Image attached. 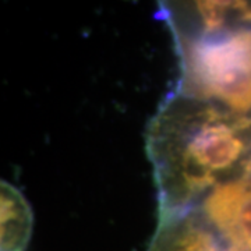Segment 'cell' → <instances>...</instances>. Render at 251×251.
Returning a JSON list of instances; mask_svg holds the SVG:
<instances>
[{"instance_id":"cell-1","label":"cell","mask_w":251,"mask_h":251,"mask_svg":"<svg viewBox=\"0 0 251 251\" xmlns=\"http://www.w3.org/2000/svg\"><path fill=\"white\" fill-rule=\"evenodd\" d=\"M145 148L159 216L187 212L251 172V113L176 90L150 120Z\"/></svg>"},{"instance_id":"cell-2","label":"cell","mask_w":251,"mask_h":251,"mask_svg":"<svg viewBox=\"0 0 251 251\" xmlns=\"http://www.w3.org/2000/svg\"><path fill=\"white\" fill-rule=\"evenodd\" d=\"M175 42L183 66L176 90L251 113V23Z\"/></svg>"},{"instance_id":"cell-3","label":"cell","mask_w":251,"mask_h":251,"mask_svg":"<svg viewBox=\"0 0 251 251\" xmlns=\"http://www.w3.org/2000/svg\"><path fill=\"white\" fill-rule=\"evenodd\" d=\"M147 251H236L200 208L161 215Z\"/></svg>"},{"instance_id":"cell-4","label":"cell","mask_w":251,"mask_h":251,"mask_svg":"<svg viewBox=\"0 0 251 251\" xmlns=\"http://www.w3.org/2000/svg\"><path fill=\"white\" fill-rule=\"evenodd\" d=\"M32 229L27 200L10 183L1 181V251H24Z\"/></svg>"}]
</instances>
